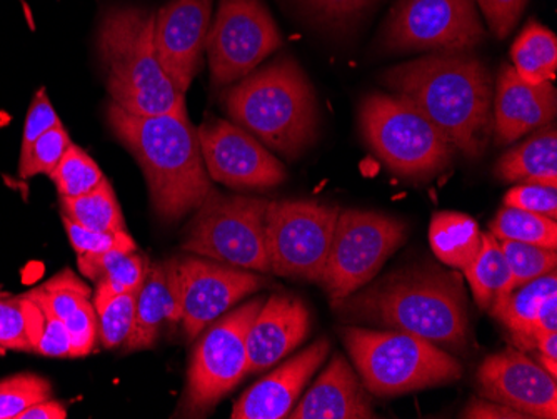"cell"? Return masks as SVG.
Returning <instances> with one entry per match:
<instances>
[{
    "instance_id": "1",
    "label": "cell",
    "mask_w": 557,
    "mask_h": 419,
    "mask_svg": "<svg viewBox=\"0 0 557 419\" xmlns=\"http://www.w3.org/2000/svg\"><path fill=\"white\" fill-rule=\"evenodd\" d=\"M333 309L347 323L414 334L450 352L469 348L471 323L465 284L458 273L434 264L397 269Z\"/></svg>"
},
{
    "instance_id": "2",
    "label": "cell",
    "mask_w": 557,
    "mask_h": 419,
    "mask_svg": "<svg viewBox=\"0 0 557 419\" xmlns=\"http://www.w3.org/2000/svg\"><path fill=\"white\" fill-rule=\"evenodd\" d=\"M383 83L414 104L465 158H483L493 136L494 83L469 52H437L384 72Z\"/></svg>"
},
{
    "instance_id": "3",
    "label": "cell",
    "mask_w": 557,
    "mask_h": 419,
    "mask_svg": "<svg viewBox=\"0 0 557 419\" xmlns=\"http://www.w3.org/2000/svg\"><path fill=\"white\" fill-rule=\"evenodd\" d=\"M106 121L143 169L159 219L175 223L205 202L212 180L189 115H137L109 102Z\"/></svg>"
},
{
    "instance_id": "4",
    "label": "cell",
    "mask_w": 557,
    "mask_h": 419,
    "mask_svg": "<svg viewBox=\"0 0 557 419\" xmlns=\"http://www.w3.org/2000/svg\"><path fill=\"white\" fill-rule=\"evenodd\" d=\"M156 12L109 5L97 27V54L111 102L131 114L187 115L186 94L172 83L154 42Z\"/></svg>"
},
{
    "instance_id": "5",
    "label": "cell",
    "mask_w": 557,
    "mask_h": 419,
    "mask_svg": "<svg viewBox=\"0 0 557 419\" xmlns=\"http://www.w3.org/2000/svg\"><path fill=\"white\" fill-rule=\"evenodd\" d=\"M221 104L234 124L289 161L318 137L314 89L294 59H277L231 84L222 90Z\"/></svg>"
},
{
    "instance_id": "6",
    "label": "cell",
    "mask_w": 557,
    "mask_h": 419,
    "mask_svg": "<svg viewBox=\"0 0 557 419\" xmlns=\"http://www.w3.org/2000/svg\"><path fill=\"white\" fill-rule=\"evenodd\" d=\"M366 390L375 396H400L461 380L458 359L414 334L394 330H339Z\"/></svg>"
},
{
    "instance_id": "7",
    "label": "cell",
    "mask_w": 557,
    "mask_h": 419,
    "mask_svg": "<svg viewBox=\"0 0 557 419\" xmlns=\"http://www.w3.org/2000/svg\"><path fill=\"white\" fill-rule=\"evenodd\" d=\"M359 127L369 149L399 177L436 176L456 156L433 122L396 94L366 96L359 106Z\"/></svg>"
},
{
    "instance_id": "8",
    "label": "cell",
    "mask_w": 557,
    "mask_h": 419,
    "mask_svg": "<svg viewBox=\"0 0 557 419\" xmlns=\"http://www.w3.org/2000/svg\"><path fill=\"white\" fill-rule=\"evenodd\" d=\"M269 202L209 190L187 226L184 251L252 273H271L265 241Z\"/></svg>"
},
{
    "instance_id": "9",
    "label": "cell",
    "mask_w": 557,
    "mask_h": 419,
    "mask_svg": "<svg viewBox=\"0 0 557 419\" xmlns=\"http://www.w3.org/2000/svg\"><path fill=\"white\" fill-rule=\"evenodd\" d=\"M406 237L408 226L393 215L361 209L341 211L319 281L331 305L368 286Z\"/></svg>"
},
{
    "instance_id": "10",
    "label": "cell",
    "mask_w": 557,
    "mask_h": 419,
    "mask_svg": "<svg viewBox=\"0 0 557 419\" xmlns=\"http://www.w3.org/2000/svg\"><path fill=\"white\" fill-rule=\"evenodd\" d=\"M262 305L264 299H252L222 315L197 341L187 371L183 415H206L247 377V331Z\"/></svg>"
},
{
    "instance_id": "11",
    "label": "cell",
    "mask_w": 557,
    "mask_h": 419,
    "mask_svg": "<svg viewBox=\"0 0 557 419\" xmlns=\"http://www.w3.org/2000/svg\"><path fill=\"white\" fill-rule=\"evenodd\" d=\"M341 208L315 201H271L265 215L271 273L318 283Z\"/></svg>"
},
{
    "instance_id": "12",
    "label": "cell",
    "mask_w": 557,
    "mask_h": 419,
    "mask_svg": "<svg viewBox=\"0 0 557 419\" xmlns=\"http://www.w3.org/2000/svg\"><path fill=\"white\" fill-rule=\"evenodd\" d=\"M484 39L475 0H397L381 30L387 52H468Z\"/></svg>"
},
{
    "instance_id": "13",
    "label": "cell",
    "mask_w": 557,
    "mask_h": 419,
    "mask_svg": "<svg viewBox=\"0 0 557 419\" xmlns=\"http://www.w3.org/2000/svg\"><path fill=\"white\" fill-rule=\"evenodd\" d=\"M281 46L283 36L262 0H219L206 42L212 86L244 79Z\"/></svg>"
},
{
    "instance_id": "14",
    "label": "cell",
    "mask_w": 557,
    "mask_h": 419,
    "mask_svg": "<svg viewBox=\"0 0 557 419\" xmlns=\"http://www.w3.org/2000/svg\"><path fill=\"white\" fill-rule=\"evenodd\" d=\"M164 264L180 298L183 326L189 340H196L240 299L269 284L259 273L196 255L175 256Z\"/></svg>"
},
{
    "instance_id": "15",
    "label": "cell",
    "mask_w": 557,
    "mask_h": 419,
    "mask_svg": "<svg viewBox=\"0 0 557 419\" xmlns=\"http://www.w3.org/2000/svg\"><path fill=\"white\" fill-rule=\"evenodd\" d=\"M197 136L212 181L231 189L269 190L287 180L283 162L233 121L206 119Z\"/></svg>"
},
{
    "instance_id": "16",
    "label": "cell",
    "mask_w": 557,
    "mask_h": 419,
    "mask_svg": "<svg viewBox=\"0 0 557 419\" xmlns=\"http://www.w3.org/2000/svg\"><path fill=\"white\" fill-rule=\"evenodd\" d=\"M481 394L534 419L557 418V384L543 366L518 349L487 356L478 369Z\"/></svg>"
},
{
    "instance_id": "17",
    "label": "cell",
    "mask_w": 557,
    "mask_h": 419,
    "mask_svg": "<svg viewBox=\"0 0 557 419\" xmlns=\"http://www.w3.org/2000/svg\"><path fill=\"white\" fill-rule=\"evenodd\" d=\"M211 21L212 0H172L156 14L159 61L181 93L202 69Z\"/></svg>"
},
{
    "instance_id": "18",
    "label": "cell",
    "mask_w": 557,
    "mask_h": 419,
    "mask_svg": "<svg viewBox=\"0 0 557 419\" xmlns=\"http://www.w3.org/2000/svg\"><path fill=\"white\" fill-rule=\"evenodd\" d=\"M311 331V315L289 294H274L256 315L247 331V377L261 373L304 343Z\"/></svg>"
},
{
    "instance_id": "19",
    "label": "cell",
    "mask_w": 557,
    "mask_h": 419,
    "mask_svg": "<svg viewBox=\"0 0 557 419\" xmlns=\"http://www.w3.org/2000/svg\"><path fill=\"white\" fill-rule=\"evenodd\" d=\"M553 83L531 86L504 64L497 76L493 101V136L508 146L525 134L549 126L556 119L557 96Z\"/></svg>"
},
{
    "instance_id": "20",
    "label": "cell",
    "mask_w": 557,
    "mask_h": 419,
    "mask_svg": "<svg viewBox=\"0 0 557 419\" xmlns=\"http://www.w3.org/2000/svg\"><path fill=\"white\" fill-rule=\"evenodd\" d=\"M331 344L318 340L308 349L278 366L237 399L233 419H283L289 416L306 384L327 358Z\"/></svg>"
},
{
    "instance_id": "21",
    "label": "cell",
    "mask_w": 557,
    "mask_h": 419,
    "mask_svg": "<svg viewBox=\"0 0 557 419\" xmlns=\"http://www.w3.org/2000/svg\"><path fill=\"white\" fill-rule=\"evenodd\" d=\"M293 419L375 418L369 391L343 355H336L308 394L289 412Z\"/></svg>"
},
{
    "instance_id": "22",
    "label": "cell",
    "mask_w": 557,
    "mask_h": 419,
    "mask_svg": "<svg viewBox=\"0 0 557 419\" xmlns=\"http://www.w3.org/2000/svg\"><path fill=\"white\" fill-rule=\"evenodd\" d=\"M40 298L64 321L71 334V358H84L96 348L99 340V321L92 303V289L64 269L36 287Z\"/></svg>"
},
{
    "instance_id": "23",
    "label": "cell",
    "mask_w": 557,
    "mask_h": 419,
    "mask_svg": "<svg viewBox=\"0 0 557 419\" xmlns=\"http://www.w3.org/2000/svg\"><path fill=\"white\" fill-rule=\"evenodd\" d=\"M165 323H183L180 298L164 262H150L146 280L137 293L136 321L125 349L140 352L156 343Z\"/></svg>"
},
{
    "instance_id": "24",
    "label": "cell",
    "mask_w": 557,
    "mask_h": 419,
    "mask_svg": "<svg viewBox=\"0 0 557 419\" xmlns=\"http://www.w3.org/2000/svg\"><path fill=\"white\" fill-rule=\"evenodd\" d=\"M504 183L546 184L557 187V134L554 127L534 131L533 136L504 152L494 168Z\"/></svg>"
},
{
    "instance_id": "25",
    "label": "cell",
    "mask_w": 557,
    "mask_h": 419,
    "mask_svg": "<svg viewBox=\"0 0 557 419\" xmlns=\"http://www.w3.org/2000/svg\"><path fill=\"white\" fill-rule=\"evenodd\" d=\"M77 266L87 280L96 283L92 294L94 305L108 301L117 294L139 291L149 271L150 261L137 251L99 252V255L77 256Z\"/></svg>"
},
{
    "instance_id": "26",
    "label": "cell",
    "mask_w": 557,
    "mask_h": 419,
    "mask_svg": "<svg viewBox=\"0 0 557 419\" xmlns=\"http://www.w3.org/2000/svg\"><path fill=\"white\" fill-rule=\"evenodd\" d=\"M554 293H557L556 271L515 287L491 311L493 318H496L509 331L512 341L522 353L536 349L534 321H536L537 309L544 298Z\"/></svg>"
},
{
    "instance_id": "27",
    "label": "cell",
    "mask_w": 557,
    "mask_h": 419,
    "mask_svg": "<svg viewBox=\"0 0 557 419\" xmlns=\"http://www.w3.org/2000/svg\"><path fill=\"white\" fill-rule=\"evenodd\" d=\"M429 243L441 262L454 269H468L483 246L478 223L461 212H436L429 227Z\"/></svg>"
},
{
    "instance_id": "28",
    "label": "cell",
    "mask_w": 557,
    "mask_h": 419,
    "mask_svg": "<svg viewBox=\"0 0 557 419\" xmlns=\"http://www.w3.org/2000/svg\"><path fill=\"white\" fill-rule=\"evenodd\" d=\"M472 296L479 308L493 311L512 289L511 269H509L499 241L491 233H483V246L472 264L465 269Z\"/></svg>"
},
{
    "instance_id": "29",
    "label": "cell",
    "mask_w": 557,
    "mask_h": 419,
    "mask_svg": "<svg viewBox=\"0 0 557 419\" xmlns=\"http://www.w3.org/2000/svg\"><path fill=\"white\" fill-rule=\"evenodd\" d=\"M516 74L531 86L553 83L557 72L556 34L531 21L511 47Z\"/></svg>"
},
{
    "instance_id": "30",
    "label": "cell",
    "mask_w": 557,
    "mask_h": 419,
    "mask_svg": "<svg viewBox=\"0 0 557 419\" xmlns=\"http://www.w3.org/2000/svg\"><path fill=\"white\" fill-rule=\"evenodd\" d=\"M62 215L90 231H124V215L108 180L77 197H61Z\"/></svg>"
},
{
    "instance_id": "31",
    "label": "cell",
    "mask_w": 557,
    "mask_h": 419,
    "mask_svg": "<svg viewBox=\"0 0 557 419\" xmlns=\"http://www.w3.org/2000/svg\"><path fill=\"white\" fill-rule=\"evenodd\" d=\"M496 239L519 241L541 248H557V224L554 219L504 206L491 224Z\"/></svg>"
},
{
    "instance_id": "32",
    "label": "cell",
    "mask_w": 557,
    "mask_h": 419,
    "mask_svg": "<svg viewBox=\"0 0 557 419\" xmlns=\"http://www.w3.org/2000/svg\"><path fill=\"white\" fill-rule=\"evenodd\" d=\"M49 177L61 197L83 196L96 189L106 180L97 162L83 147L75 144L69 147L64 158Z\"/></svg>"
},
{
    "instance_id": "33",
    "label": "cell",
    "mask_w": 557,
    "mask_h": 419,
    "mask_svg": "<svg viewBox=\"0 0 557 419\" xmlns=\"http://www.w3.org/2000/svg\"><path fill=\"white\" fill-rule=\"evenodd\" d=\"M137 293L139 291L117 294L108 301L94 305L99 321V340L104 348L125 346L129 340L136 321Z\"/></svg>"
},
{
    "instance_id": "34",
    "label": "cell",
    "mask_w": 557,
    "mask_h": 419,
    "mask_svg": "<svg viewBox=\"0 0 557 419\" xmlns=\"http://www.w3.org/2000/svg\"><path fill=\"white\" fill-rule=\"evenodd\" d=\"M71 136L64 124H58L39 137L18 159V177L33 180L36 176H50L72 146Z\"/></svg>"
},
{
    "instance_id": "35",
    "label": "cell",
    "mask_w": 557,
    "mask_h": 419,
    "mask_svg": "<svg viewBox=\"0 0 557 419\" xmlns=\"http://www.w3.org/2000/svg\"><path fill=\"white\" fill-rule=\"evenodd\" d=\"M499 244L504 258L511 269L515 287L556 271V249L541 248L534 244L508 239L499 241Z\"/></svg>"
},
{
    "instance_id": "36",
    "label": "cell",
    "mask_w": 557,
    "mask_h": 419,
    "mask_svg": "<svg viewBox=\"0 0 557 419\" xmlns=\"http://www.w3.org/2000/svg\"><path fill=\"white\" fill-rule=\"evenodd\" d=\"M52 396V384L34 373L0 380V419H17L25 409Z\"/></svg>"
},
{
    "instance_id": "37",
    "label": "cell",
    "mask_w": 557,
    "mask_h": 419,
    "mask_svg": "<svg viewBox=\"0 0 557 419\" xmlns=\"http://www.w3.org/2000/svg\"><path fill=\"white\" fill-rule=\"evenodd\" d=\"M34 352L27 324V296H14L0 286V353Z\"/></svg>"
},
{
    "instance_id": "38",
    "label": "cell",
    "mask_w": 557,
    "mask_h": 419,
    "mask_svg": "<svg viewBox=\"0 0 557 419\" xmlns=\"http://www.w3.org/2000/svg\"><path fill=\"white\" fill-rule=\"evenodd\" d=\"M62 221H64L65 233H67L69 241L77 256L99 255V252L114 251V249L137 251L136 241L125 230L100 233V231L86 230L65 215H62Z\"/></svg>"
},
{
    "instance_id": "39",
    "label": "cell",
    "mask_w": 557,
    "mask_h": 419,
    "mask_svg": "<svg viewBox=\"0 0 557 419\" xmlns=\"http://www.w3.org/2000/svg\"><path fill=\"white\" fill-rule=\"evenodd\" d=\"M27 294L39 305L40 309L39 334H37L34 352L47 356V358H71V334L65 328L64 321L40 298L36 289Z\"/></svg>"
},
{
    "instance_id": "40",
    "label": "cell",
    "mask_w": 557,
    "mask_h": 419,
    "mask_svg": "<svg viewBox=\"0 0 557 419\" xmlns=\"http://www.w3.org/2000/svg\"><path fill=\"white\" fill-rule=\"evenodd\" d=\"M304 9L331 27H349L358 22L377 0H299Z\"/></svg>"
},
{
    "instance_id": "41",
    "label": "cell",
    "mask_w": 557,
    "mask_h": 419,
    "mask_svg": "<svg viewBox=\"0 0 557 419\" xmlns=\"http://www.w3.org/2000/svg\"><path fill=\"white\" fill-rule=\"evenodd\" d=\"M504 206L557 219V187L546 184H519L504 196Z\"/></svg>"
},
{
    "instance_id": "42",
    "label": "cell",
    "mask_w": 557,
    "mask_h": 419,
    "mask_svg": "<svg viewBox=\"0 0 557 419\" xmlns=\"http://www.w3.org/2000/svg\"><path fill=\"white\" fill-rule=\"evenodd\" d=\"M58 124H61V119H59L54 106L50 102L46 89L37 90L33 102H30L29 111L25 115L21 152L27 151L42 134L58 126Z\"/></svg>"
},
{
    "instance_id": "43",
    "label": "cell",
    "mask_w": 557,
    "mask_h": 419,
    "mask_svg": "<svg viewBox=\"0 0 557 419\" xmlns=\"http://www.w3.org/2000/svg\"><path fill=\"white\" fill-rule=\"evenodd\" d=\"M483 11L491 33L497 39H506L518 26L529 0H475Z\"/></svg>"
},
{
    "instance_id": "44",
    "label": "cell",
    "mask_w": 557,
    "mask_h": 419,
    "mask_svg": "<svg viewBox=\"0 0 557 419\" xmlns=\"http://www.w3.org/2000/svg\"><path fill=\"white\" fill-rule=\"evenodd\" d=\"M461 418L468 419H525L524 415L509 408V406L500 405V403L491 402V399L474 398L471 399Z\"/></svg>"
},
{
    "instance_id": "45",
    "label": "cell",
    "mask_w": 557,
    "mask_h": 419,
    "mask_svg": "<svg viewBox=\"0 0 557 419\" xmlns=\"http://www.w3.org/2000/svg\"><path fill=\"white\" fill-rule=\"evenodd\" d=\"M557 333V293L549 294L537 309L534 321V341L543 340L549 334Z\"/></svg>"
},
{
    "instance_id": "46",
    "label": "cell",
    "mask_w": 557,
    "mask_h": 419,
    "mask_svg": "<svg viewBox=\"0 0 557 419\" xmlns=\"http://www.w3.org/2000/svg\"><path fill=\"white\" fill-rule=\"evenodd\" d=\"M67 409L62 403L55 399H46V402L36 403L30 408L25 409L17 419H65Z\"/></svg>"
},
{
    "instance_id": "47",
    "label": "cell",
    "mask_w": 557,
    "mask_h": 419,
    "mask_svg": "<svg viewBox=\"0 0 557 419\" xmlns=\"http://www.w3.org/2000/svg\"><path fill=\"white\" fill-rule=\"evenodd\" d=\"M536 349L540 352L541 366L550 377H557V333L549 334L537 341Z\"/></svg>"
}]
</instances>
